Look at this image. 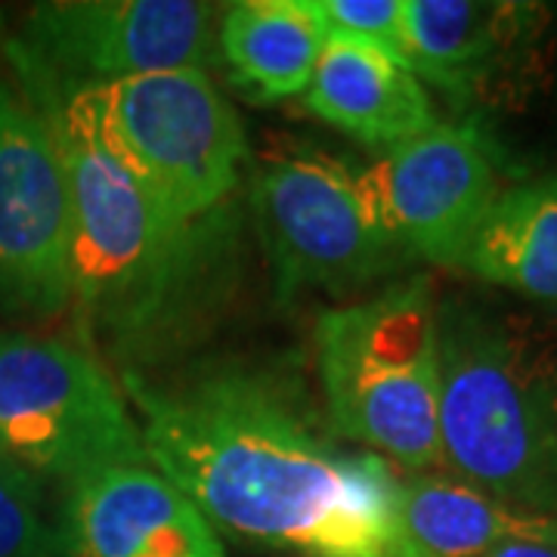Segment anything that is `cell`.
Returning <instances> with one entry per match:
<instances>
[{"label":"cell","mask_w":557,"mask_h":557,"mask_svg":"<svg viewBox=\"0 0 557 557\" xmlns=\"http://www.w3.org/2000/svg\"><path fill=\"white\" fill-rule=\"evenodd\" d=\"M149 465L214 530L310 557H416L399 474L350 449L295 375L251 359L121 369Z\"/></svg>","instance_id":"6da1fadb"},{"label":"cell","mask_w":557,"mask_h":557,"mask_svg":"<svg viewBox=\"0 0 557 557\" xmlns=\"http://www.w3.org/2000/svg\"><path fill=\"white\" fill-rule=\"evenodd\" d=\"M443 465L557 518V325L493 304H440Z\"/></svg>","instance_id":"7a4b0ae2"},{"label":"cell","mask_w":557,"mask_h":557,"mask_svg":"<svg viewBox=\"0 0 557 557\" xmlns=\"http://www.w3.org/2000/svg\"><path fill=\"white\" fill-rule=\"evenodd\" d=\"M47 112L69 193V276L84 341L134 347L196 270V230H180L106 139L87 90Z\"/></svg>","instance_id":"3957f363"},{"label":"cell","mask_w":557,"mask_h":557,"mask_svg":"<svg viewBox=\"0 0 557 557\" xmlns=\"http://www.w3.org/2000/svg\"><path fill=\"white\" fill-rule=\"evenodd\" d=\"M322 409L341 440L394 468L443 465L440 443V304L428 276L329 310L313 329Z\"/></svg>","instance_id":"277c9868"},{"label":"cell","mask_w":557,"mask_h":557,"mask_svg":"<svg viewBox=\"0 0 557 557\" xmlns=\"http://www.w3.org/2000/svg\"><path fill=\"white\" fill-rule=\"evenodd\" d=\"M35 100L60 102L127 78L205 69L218 57V7L199 0H47L0 40Z\"/></svg>","instance_id":"5b68a950"},{"label":"cell","mask_w":557,"mask_h":557,"mask_svg":"<svg viewBox=\"0 0 557 557\" xmlns=\"http://www.w3.org/2000/svg\"><path fill=\"white\" fill-rule=\"evenodd\" d=\"M106 139L180 230H199L239 180L248 143L208 69H171L87 90Z\"/></svg>","instance_id":"8992f818"},{"label":"cell","mask_w":557,"mask_h":557,"mask_svg":"<svg viewBox=\"0 0 557 557\" xmlns=\"http://www.w3.org/2000/svg\"><path fill=\"white\" fill-rule=\"evenodd\" d=\"M0 440L38 480L149 465L134 409L100 359L28 332L0 335Z\"/></svg>","instance_id":"52a82bcc"},{"label":"cell","mask_w":557,"mask_h":557,"mask_svg":"<svg viewBox=\"0 0 557 557\" xmlns=\"http://www.w3.org/2000/svg\"><path fill=\"white\" fill-rule=\"evenodd\" d=\"M282 304L391 276L406 255L381 226L362 171L319 149L273 159L251 193Z\"/></svg>","instance_id":"ba28073f"},{"label":"cell","mask_w":557,"mask_h":557,"mask_svg":"<svg viewBox=\"0 0 557 557\" xmlns=\"http://www.w3.org/2000/svg\"><path fill=\"white\" fill-rule=\"evenodd\" d=\"M72 307L69 193L47 112L0 47V313L53 319Z\"/></svg>","instance_id":"9c48e42d"},{"label":"cell","mask_w":557,"mask_h":557,"mask_svg":"<svg viewBox=\"0 0 557 557\" xmlns=\"http://www.w3.org/2000/svg\"><path fill=\"white\" fill-rule=\"evenodd\" d=\"M381 226L406 258L461 267L468 245L502 196L486 137L468 124H434L362 168Z\"/></svg>","instance_id":"30bf717a"},{"label":"cell","mask_w":557,"mask_h":557,"mask_svg":"<svg viewBox=\"0 0 557 557\" xmlns=\"http://www.w3.org/2000/svg\"><path fill=\"white\" fill-rule=\"evenodd\" d=\"M69 557H226L196 502L152 465H109L65 483Z\"/></svg>","instance_id":"8fae6325"},{"label":"cell","mask_w":557,"mask_h":557,"mask_svg":"<svg viewBox=\"0 0 557 557\" xmlns=\"http://www.w3.org/2000/svg\"><path fill=\"white\" fill-rule=\"evenodd\" d=\"M545 7L520 0H403V60L456 102L511 90L533 60Z\"/></svg>","instance_id":"7c38bea8"},{"label":"cell","mask_w":557,"mask_h":557,"mask_svg":"<svg viewBox=\"0 0 557 557\" xmlns=\"http://www.w3.org/2000/svg\"><path fill=\"white\" fill-rule=\"evenodd\" d=\"M319 121L366 146H397L440 124L428 87L397 50L329 35L304 94Z\"/></svg>","instance_id":"4fadbf2b"},{"label":"cell","mask_w":557,"mask_h":557,"mask_svg":"<svg viewBox=\"0 0 557 557\" xmlns=\"http://www.w3.org/2000/svg\"><path fill=\"white\" fill-rule=\"evenodd\" d=\"M399 518L416 557H483L508 542L557 545V518L437 471L399 478Z\"/></svg>","instance_id":"5bb4252c"},{"label":"cell","mask_w":557,"mask_h":557,"mask_svg":"<svg viewBox=\"0 0 557 557\" xmlns=\"http://www.w3.org/2000/svg\"><path fill=\"white\" fill-rule=\"evenodd\" d=\"M325 38L307 0H242L218 20V57L251 102L304 97Z\"/></svg>","instance_id":"9a60e30c"},{"label":"cell","mask_w":557,"mask_h":557,"mask_svg":"<svg viewBox=\"0 0 557 557\" xmlns=\"http://www.w3.org/2000/svg\"><path fill=\"white\" fill-rule=\"evenodd\" d=\"M461 270L557 307V174L502 189L468 245Z\"/></svg>","instance_id":"2e32d148"},{"label":"cell","mask_w":557,"mask_h":557,"mask_svg":"<svg viewBox=\"0 0 557 557\" xmlns=\"http://www.w3.org/2000/svg\"><path fill=\"white\" fill-rule=\"evenodd\" d=\"M0 557H69L60 520L47 518L40 480L0 471Z\"/></svg>","instance_id":"e0dca14e"},{"label":"cell","mask_w":557,"mask_h":557,"mask_svg":"<svg viewBox=\"0 0 557 557\" xmlns=\"http://www.w3.org/2000/svg\"><path fill=\"white\" fill-rule=\"evenodd\" d=\"M325 35L369 40L403 57V0H307Z\"/></svg>","instance_id":"ac0fdd59"},{"label":"cell","mask_w":557,"mask_h":557,"mask_svg":"<svg viewBox=\"0 0 557 557\" xmlns=\"http://www.w3.org/2000/svg\"><path fill=\"white\" fill-rule=\"evenodd\" d=\"M483 557H557V545L545 542H508Z\"/></svg>","instance_id":"d6986e66"},{"label":"cell","mask_w":557,"mask_h":557,"mask_svg":"<svg viewBox=\"0 0 557 557\" xmlns=\"http://www.w3.org/2000/svg\"><path fill=\"white\" fill-rule=\"evenodd\" d=\"M0 471H25V468H20V465L13 461V456L7 453V446H3V440H0Z\"/></svg>","instance_id":"ffe728a7"}]
</instances>
